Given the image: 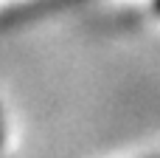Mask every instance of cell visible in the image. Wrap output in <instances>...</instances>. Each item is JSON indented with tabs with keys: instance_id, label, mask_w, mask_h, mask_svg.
<instances>
[{
	"instance_id": "1",
	"label": "cell",
	"mask_w": 160,
	"mask_h": 158,
	"mask_svg": "<svg viewBox=\"0 0 160 158\" xmlns=\"http://www.w3.org/2000/svg\"><path fill=\"white\" fill-rule=\"evenodd\" d=\"M158 8H160V0H158Z\"/></svg>"
}]
</instances>
